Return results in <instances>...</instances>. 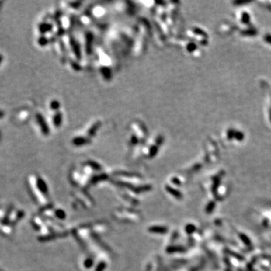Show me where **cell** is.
<instances>
[{"label": "cell", "instance_id": "obj_1", "mask_svg": "<svg viewBox=\"0 0 271 271\" xmlns=\"http://www.w3.org/2000/svg\"><path fill=\"white\" fill-rule=\"evenodd\" d=\"M101 124H102V121L100 120H95L94 121L90 122L80 134L73 137L72 143L78 145V144L83 143L84 141L85 143L90 142L97 134Z\"/></svg>", "mask_w": 271, "mask_h": 271}, {"label": "cell", "instance_id": "obj_2", "mask_svg": "<svg viewBox=\"0 0 271 271\" xmlns=\"http://www.w3.org/2000/svg\"><path fill=\"white\" fill-rule=\"evenodd\" d=\"M148 136V130L142 122L136 120L131 123L129 129V134L127 139L128 142L132 145V144L138 143L142 141L145 140Z\"/></svg>", "mask_w": 271, "mask_h": 271}, {"label": "cell", "instance_id": "obj_3", "mask_svg": "<svg viewBox=\"0 0 271 271\" xmlns=\"http://www.w3.org/2000/svg\"><path fill=\"white\" fill-rule=\"evenodd\" d=\"M97 63L96 66L98 67L99 75L102 78H105L106 81H109L111 78L112 72H111V59L107 54L99 47L97 49Z\"/></svg>", "mask_w": 271, "mask_h": 271}, {"label": "cell", "instance_id": "obj_4", "mask_svg": "<svg viewBox=\"0 0 271 271\" xmlns=\"http://www.w3.org/2000/svg\"><path fill=\"white\" fill-rule=\"evenodd\" d=\"M36 121H37L38 124H39L42 134L45 136H48L49 134H50V127H49V125L47 124L45 117H44L41 113H37L36 115Z\"/></svg>", "mask_w": 271, "mask_h": 271}, {"label": "cell", "instance_id": "obj_5", "mask_svg": "<svg viewBox=\"0 0 271 271\" xmlns=\"http://www.w3.org/2000/svg\"><path fill=\"white\" fill-rule=\"evenodd\" d=\"M63 121V115L62 112L58 111V112H54V115L52 116V123L54 126L57 128H59L61 127L62 123Z\"/></svg>", "mask_w": 271, "mask_h": 271}, {"label": "cell", "instance_id": "obj_6", "mask_svg": "<svg viewBox=\"0 0 271 271\" xmlns=\"http://www.w3.org/2000/svg\"><path fill=\"white\" fill-rule=\"evenodd\" d=\"M38 29H39V33H40L41 34L45 35L46 33H50V32L52 31V30H53V25L50 23L44 22V23H41L39 25Z\"/></svg>", "mask_w": 271, "mask_h": 271}, {"label": "cell", "instance_id": "obj_7", "mask_svg": "<svg viewBox=\"0 0 271 271\" xmlns=\"http://www.w3.org/2000/svg\"><path fill=\"white\" fill-rule=\"evenodd\" d=\"M49 106H50V110L56 112L60 111V107H61V104H60V102L58 100H57V99H53V100L50 101V104H49Z\"/></svg>", "mask_w": 271, "mask_h": 271}, {"label": "cell", "instance_id": "obj_8", "mask_svg": "<svg viewBox=\"0 0 271 271\" xmlns=\"http://www.w3.org/2000/svg\"><path fill=\"white\" fill-rule=\"evenodd\" d=\"M49 43V39L47 37H45V36H42L39 38L38 39V44L41 47H45Z\"/></svg>", "mask_w": 271, "mask_h": 271}, {"label": "cell", "instance_id": "obj_9", "mask_svg": "<svg viewBox=\"0 0 271 271\" xmlns=\"http://www.w3.org/2000/svg\"><path fill=\"white\" fill-rule=\"evenodd\" d=\"M192 32L194 33H195L196 35H199V36H203V37H204V38L207 37V34L206 33V32H204L203 30L200 29V28H196V27L193 28Z\"/></svg>", "mask_w": 271, "mask_h": 271}, {"label": "cell", "instance_id": "obj_10", "mask_svg": "<svg viewBox=\"0 0 271 271\" xmlns=\"http://www.w3.org/2000/svg\"><path fill=\"white\" fill-rule=\"evenodd\" d=\"M241 20H242V23H245V24H248V23H249V22H250L249 14L247 13V12H244V13H242Z\"/></svg>", "mask_w": 271, "mask_h": 271}, {"label": "cell", "instance_id": "obj_11", "mask_svg": "<svg viewBox=\"0 0 271 271\" xmlns=\"http://www.w3.org/2000/svg\"><path fill=\"white\" fill-rule=\"evenodd\" d=\"M244 137H245V135H244L243 133L240 132V131L235 130V133H234V138H235L237 140L242 141L243 140Z\"/></svg>", "mask_w": 271, "mask_h": 271}, {"label": "cell", "instance_id": "obj_12", "mask_svg": "<svg viewBox=\"0 0 271 271\" xmlns=\"http://www.w3.org/2000/svg\"><path fill=\"white\" fill-rule=\"evenodd\" d=\"M242 34L245 35V36H255L257 34V31L255 30H253V29H249V30H245L242 32Z\"/></svg>", "mask_w": 271, "mask_h": 271}, {"label": "cell", "instance_id": "obj_13", "mask_svg": "<svg viewBox=\"0 0 271 271\" xmlns=\"http://www.w3.org/2000/svg\"><path fill=\"white\" fill-rule=\"evenodd\" d=\"M186 49L188 52L192 53V52H194L196 49V45L195 43H194V42H191V43H189L187 45Z\"/></svg>", "mask_w": 271, "mask_h": 271}, {"label": "cell", "instance_id": "obj_14", "mask_svg": "<svg viewBox=\"0 0 271 271\" xmlns=\"http://www.w3.org/2000/svg\"><path fill=\"white\" fill-rule=\"evenodd\" d=\"M234 133H235V130L233 129H230L228 130V133H227V136H228V139H231L233 138H234Z\"/></svg>", "mask_w": 271, "mask_h": 271}, {"label": "cell", "instance_id": "obj_15", "mask_svg": "<svg viewBox=\"0 0 271 271\" xmlns=\"http://www.w3.org/2000/svg\"><path fill=\"white\" fill-rule=\"evenodd\" d=\"M264 39L267 43L270 44L271 45V35L270 34H266L264 35Z\"/></svg>", "mask_w": 271, "mask_h": 271}, {"label": "cell", "instance_id": "obj_16", "mask_svg": "<svg viewBox=\"0 0 271 271\" xmlns=\"http://www.w3.org/2000/svg\"><path fill=\"white\" fill-rule=\"evenodd\" d=\"M4 116H5V112L2 110H0V119H2Z\"/></svg>", "mask_w": 271, "mask_h": 271}, {"label": "cell", "instance_id": "obj_17", "mask_svg": "<svg viewBox=\"0 0 271 271\" xmlns=\"http://www.w3.org/2000/svg\"><path fill=\"white\" fill-rule=\"evenodd\" d=\"M2 61H3V56H2V54H0V65L2 64Z\"/></svg>", "mask_w": 271, "mask_h": 271}, {"label": "cell", "instance_id": "obj_18", "mask_svg": "<svg viewBox=\"0 0 271 271\" xmlns=\"http://www.w3.org/2000/svg\"><path fill=\"white\" fill-rule=\"evenodd\" d=\"M248 2H236V4H244V3H248Z\"/></svg>", "mask_w": 271, "mask_h": 271}, {"label": "cell", "instance_id": "obj_19", "mask_svg": "<svg viewBox=\"0 0 271 271\" xmlns=\"http://www.w3.org/2000/svg\"><path fill=\"white\" fill-rule=\"evenodd\" d=\"M270 121H271V109H270Z\"/></svg>", "mask_w": 271, "mask_h": 271}]
</instances>
